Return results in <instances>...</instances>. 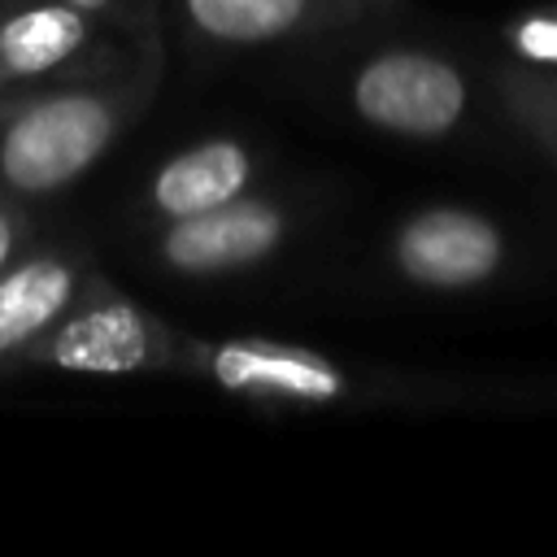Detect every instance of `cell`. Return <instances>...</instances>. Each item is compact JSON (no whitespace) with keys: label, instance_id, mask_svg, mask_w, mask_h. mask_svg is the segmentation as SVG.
Returning a JSON list of instances; mask_svg holds the SVG:
<instances>
[{"label":"cell","instance_id":"15","mask_svg":"<svg viewBox=\"0 0 557 557\" xmlns=\"http://www.w3.org/2000/svg\"><path fill=\"white\" fill-rule=\"evenodd\" d=\"M30 87H35V83H30ZM22 96H26V87H0V122L17 109V100H22Z\"/></svg>","mask_w":557,"mask_h":557},{"label":"cell","instance_id":"13","mask_svg":"<svg viewBox=\"0 0 557 557\" xmlns=\"http://www.w3.org/2000/svg\"><path fill=\"white\" fill-rule=\"evenodd\" d=\"M65 4L83 9L87 17H96L104 30H113L126 44H139V39L161 35L157 0H65Z\"/></svg>","mask_w":557,"mask_h":557},{"label":"cell","instance_id":"3","mask_svg":"<svg viewBox=\"0 0 557 557\" xmlns=\"http://www.w3.org/2000/svg\"><path fill=\"white\" fill-rule=\"evenodd\" d=\"M178 374L205 379L226 396H244L257 405H300V409H326L348 400L352 379L344 366H335L326 352L305 344H278L257 335L235 339H196L183 335Z\"/></svg>","mask_w":557,"mask_h":557},{"label":"cell","instance_id":"6","mask_svg":"<svg viewBox=\"0 0 557 557\" xmlns=\"http://www.w3.org/2000/svg\"><path fill=\"white\" fill-rule=\"evenodd\" d=\"M287 209L265 200V196H235L218 209L165 222L157 231V261L174 274L187 278H213V274H231V270H248L257 261H265L270 252H278V244L287 239Z\"/></svg>","mask_w":557,"mask_h":557},{"label":"cell","instance_id":"14","mask_svg":"<svg viewBox=\"0 0 557 557\" xmlns=\"http://www.w3.org/2000/svg\"><path fill=\"white\" fill-rule=\"evenodd\" d=\"M26 248H30V213H26V200L0 196V270L13 265Z\"/></svg>","mask_w":557,"mask_h":557},{"label":"cell","instance_id":"11","mask_svg":"<svg viewBox=\"0 0 557 557\" xmlns=\"http://www.w3.org/2000/svg\"><path fill=\"white\" fill-rule=\"evenodd\" d=\"M496 87L509 104V113L531 131V139L557 161V83L531 65H505L496 74Z\"/></svg>","mask_w":557,"mask_h":557},{"label":"cell","instance_id":"4","mask_svg":"<svg viewBox=\"0 0 557 557\" xmlns=\"http://www.w3.org/2000/svg\"><path fill=\"white\" fill-rule=\"evenodd\" d=\"M348 100L352 113L374 131L405 139H440L466 117L470 91L466 74L448 57L422 48H387L361 61Z\"/></svg>","mask_w":557,"mask_h":557},{"label":"cell","instance_id":"9","mask_svg":"<svg viewBox=\"0 0 557 557\" xmlns=\"http://www.w3.org/2000/svg\"><path fill=\"white\" fill-rule=\"evenodd\" d=\"M257 178V161L248 152V144L231 139V135H209L183 152H174L170 161H161L148 178L144 191V209L148 218L178 222L205 209H218L235 196H244Z\"/></svg>","mask_w":557,"mask_h":557},{"label":"cell","instance_id":"7","mask_svg":"<svg viewBox=\"0 0 557 557\" xmlns=\"http://www.w3.org/2000/svg\"><path fill=\"white\" fill-rule=\"evenodd\" d=\"M505 257V235L492 218L461 209V205H431L400 222L392 239V261L396 270L435 292H461L479 287L500 270Z\"/></svg>","mask_w":557,"mask_h":557},{"label":"cell","instance_id":"1","mask_svg":"<svg viewBox=\"0 0 557 557\" xmlns=\"http://www.w3.org/2000/svg\"><path fill=\"white\" fill-rule=\"evenodd\" d=\"M165 70L161 35L109 70L26 87L0 122V196L44 200L78 183L152 104Z\"/></svg>","mask_w":557,"mask_h":557},{"label":"cell","instance_id":"16","mask_svg":"<svg viewBox=\"0 0 557 557\" xmlns=\"http://www.w3.org/2000/svg\"><path fill=\"white\" fill-rule=\"evenodd\" d=\"M540 74H544V70H540ZM548 78H553V83H557V74H548Z\"/></svg>","mask_w":557,"mask_h":557},{"label":"cell","instance_id":"5","mask_svg":"<svg viewBox=\"0 0 557 557\" xmlns=\"http://www.w3.org/2000/svg\"><path fill=\"white\" fill-rule=\"evenodd\" d=\"M131 52L135 44H117L113 30L65 0H0V87L96 74Z\"/></svg>","mask_w":557,"mask_h":557},{"label":"cell","instance_id":"8","mask_svg":"<svg viewBox=\"0 0 557 557\" xmlns=\"http://www.w3.org/2000/svg\"><path fill=\"white\" fill-rule=\"evenodd\" d=\"M91 270L70 248H26L0 270V374L26 366V352L65 318Z\"/></svg>","mask_w":557,"mask_h":557},{"label":"cell","instance_id":"2","mask_svg":"<svg viewBox=\"0 0 557 557\" xmlns=\"http://www.w3.org/2000/svg\"><path fill=\"white\" fill-rule=\"evenodd\" d=\"M183 331L91 274L65 318L26 352V366L70 374H152L178 370Z\"/></svg>","mask_w":557,"mask_h":557},{"label":"cell","instance_id":"10","mask_svg":"<svg viewBox=\"0 0 557 557\" xmlns=\"http://www.w3.org/2000/svg\"><path fill=\"white\" fill-rule=\"evenodd\" d=\"M187 26L218 48L283 44L361 13L374 0H178Z\"/></svg>","mask_w":557,"mask_h":557},{"label":"cell","instance_id":"12","mask_svg":"<svg viewBox=\"0 0 557 557\" xmlns=\"http://www.w3.org/2000/svg\"><path fill=\"white\" fill-rule=\"evenodd\" d=\"M500 44L509 48V57L518 65L557 74V9H535V13H522V17L505 22Z\"/></svg>","mask_w":557,"mask_h":557}]
</instances>
